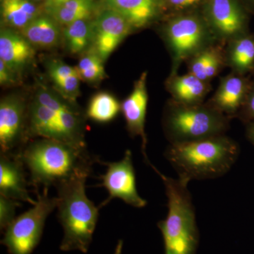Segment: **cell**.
<instances>
[{
  "label": "cell",
  "mask_w": 254,
  "mask_h": 254,
  "mask_svg": "<svg viewBox=\"0 0 254 254\" xmlns=\"http://www.w3.org/2000/svg\"><path fill=\"white\" fill-rule=\"evenodd\" d=\"M247 136L251 143L254 145V121L247 123Z\"/></svg>",
  "instance_id": "obj_31"
},
{
  "label": "cell",
  "mask_w": 254,
  "mask_h": 254,
  "mask_svg": "<svg viewBox=\"0 0 254 254\" xmlns=\"http://www.w3.org/2000/svg\"><path fill=\"white\" fill-rule=\"evenodd\" d=\"M65 26L64 39L70 53L79 54L92 45L93 22L89 18L78 20Z\"/></svg>",
  "instance_id": "obj_22"
},
{
  "label": "cell",
  "mask_w": 254,
  "mask_h": 254,
  "mask_svg": "<svg viewBox=\"0 0 254 254\" xmlns=\"http://www.w3.org/2000/svg\"><path fill=\"white\" fill-rule=\"evenodd\" d=\"M24 163L20 155L2 154L0 156V195L17 201L32 205L36 200L27 190L29 182L26 179Z\"/></svg>",
  "instance_id": "obj_13"
},
{
  "label": "cell",
  "mask_w": 254,
  "mask_h": 254,
  "mask_svg": "<svg viewBox=\"0 0 254 254\" xmlns=\"http://www.w3.org/2000/svg\"><path fill=\"white\" fill-rule=\"evenodd\" d=\"M88 177L80 175L56 187L58 218L64 230L60 248L63 252L76 250L86 254L93 240L100 208L86 195Z\"/></svg>",
  "instance_id": "obj_3"
},
{
  "label": "cell",
  "mask_w": 254,
  "mask_h": 254,
  "mask_svg": "<svg viewBox=\"0 0 254 254\" xmlns=\"http://www.w3.org/2000/svg\"><path fill=\"white\" fill-rule=\"evenodd\" d=\"M50 77L59 90L69 100H74L79 91L80 78L76 67L60 61H53L48 68Z\"/></svg>",
  "instance_id": "obj_21"
},
{
  "label": "cell",
  "mask_w": 254,
  "mask_h": 254,
  "mask_svg": "<svg viewBox=\"0 0 254 254\" xmlns=\"http://www.w3.org/2000/svg\"><path fill=\"white\" fill-rule=\"evenodd\" d=\"M239 154L237 142L225 135L170 144L165 152L178 179L187 184L224 176L235 165Z\"/></svg>",
  "instance_id": "obj_2"
},
{
  "label": "cell",
  "mask_w": 254,
  "mask_h": 254,
  "mask_svg": "<svg viewBox=\"0 0 254 254\" xmlns=\"http://www.w3.org/2000/svg\"><path fill=\"white\" fill-rule=\"evenodd\" d=\"M147 72L142 73L133 85L131 94L124 100L121 105L127 128L131 136L141 138V151L144 157L145 163L152 166L146 154L147 137L145 132V117L148 105V91H147Z\"/></svg>",
  "instance_id": "obj_12"
},
{
  "label": "cell",
  "mask_w": 254,
  "mask_h": 254,
  "mask_svg": "<svg viewBox=\"0 0 254 254\" xmlns=\"http://www.w3.org/2000/svg\"><path fill=\"white\" fill-rule=\"evenodd\" d=\"M108 9L123 16L132 28L150 24L165 13L163 0H103Z\"/></svg>",
  "instance_id": "obj_14"
},
{
  "label": "cell",
  "mask_w": 254,
  "mask_h": 254,
  "mask_svg": "<svg viewBox=\"0 0 254 254\" xmlns=\"http://www.w3.org/2000/svg\"><path fill=\"white\" fill-rule=\"evenodd\" d=\"M108 167L104 175L100 177V186L108 190V198L99 208L109 203L113 198H120L127 204L137 208H144L147 201L138 194L136 189V174L133 168L131 150H127L121 160L105 164Z\"/></svg>",
  "instance_id": "obj_9"
},
{
  "label": "cell",
  "mask_w": 254,
  "mask_h": 254,
  "mask_svg": "<svg viewBox=\"0 0 254 254\" xmlns=\"http://www.w3.org/2000/svg\"><path fill=\"white\" fill-rule=\"evenodd\" d=\"M20 157L29 172V185L37 193L41 187L49 190L80 175L89 176L93 163L98 162L86 148L48 138L31 142Z\"/></svg>",
  "instance_id": "obj_1"
},
{
  "label": "cell",
  "mask_w": 254,
  "mask_h": 254,
  "mask_svg": "<svg viewBox=\"0 0 254 254\" xmlns=\"http://www.w3.org/2000/svg\"><path fill=\"white\" fill-rule=\"evenodd\" d=\"M121 105L115 97L110 93H97L90 100L87 118L98 123H108L118 116Z\"/></svg>",
  "instance_id": "obj_24"
},
{
  "label": "cell",
  "mask_w": 254,
  "mask_h": 254,
  "mask_svg": "<svg viewBox=\"0 0 254 254\" xmlns=\"http://www.w3.org/2000/svg\"><path fill=\"white\" fill-rule=\"evenodd\" d=\"M230 120L209 103L187 105L173 100L164 112L163 127L170 144H175L225 135Z\"/></svg>",
  "instance_id": "obj_5"
},
{
  "label": "cell",
  "mask_w": 254,
  "mask_h": 254,
  "mask_svg": "<svg viewBox=\"0 0 254 254\" xmlns=\"http://www.w3.org/2000/svg\"><path fill=\"white\" fill-rule=\"evenodd\" d=\"M151 168L163 180L168 198V215L158 222L165 254H196L200 233L189 184L165 176L153 165Z\"/></svg>",
  "instance_id": "obj_4"
},
{
  "label": "cell",
  "mask_w": 254,
  "mask_h": 254,
  "mask_svg": "<svg viewBox=\"0 0 254 254\" xmlns=\"http://www.w3.org/2000/svg\"><path fill=\"white\" fill-rule=\"evenodd\" d=\"M124 242L123 240H119L118 245L115 248V252L113 254H123Z\"/></svg>",
  "instance_id": "obj_33"
},
{
  "label": "cell",
  "mask_w": 254,
  "mask_h": 254,
  "mask_svg": "<svg viewBox=\"0 0 254 254\" xmlns=\"http://www.w3.org/2000/svg\"><path fill=\"white\" fill-rule=\"evenodd\" d=\"M21 33L32 46L43 49L58 46L61 38L59 23L48 14L35 18Z\"/></svg>",
  "instance_id": "obj_18"
},
{
  "label": "cell",
  "mask_w": 254,
  "mask_h": 254,
  "mask_svg": "<svg viewBox=\"0 0 254 254\" xmlns=\"http://www.w3.org/2000/svg\"><path fill=\"white\" fill-rule=\"evenodd\" d=\"M26 110L18 97L9 96L0 103V147L1 153L20 155L25 140Z\"/></svg>",
  "instance_id": "obj_10"
},
{
  "label": "cell",
  "mask_w": 254,
  "mask_h": 254,
  "mask_svg": "<svg viewBox=\"0 0 254 254\" xmlns=\"http://www.w3.org/2000/svg\"><path fill=\"white\" fill-rule=\"evenodd\" d=\"M37 194L38 199L33 207L16 217L4 230L1 244L9 254L33 253L41 242L47 218L58 206V198L50 197L48 189Z\"/></svg>",
  "instance_id": "obj_7"
},
{
  "label": "cell",
  "mask_w": 254,
  "mask_h": 254,
  "mask_svg": "<svg viewBox=\"0 0 254 254\" xmlns=\"http://www.w3.org/2000/svg\"><path fill=\"white\" fill-rule=\"evenodd\" d=\"M1 16L10 27L21 30L41 15V10L31 0H1Z\"/></svg>",
  "instance_id": "obj_19"
},
{
  "label": "cell",
  "mask_w": 254,
  "mask_h": 254,
  "mask_svg": "<svg viewBox=\"0 0 254 254\" xmlns=\"http://www.w3.org/2000/svg\"><path fill=\"white\" fill-rule=\"evenodd\" d=\"M33 46L12 30L3 29L0 33V60L14 72L28 64L34 58Z\"/></svg>",
  "instance_id": "obj_16"
},
{
  "label": "cell",
  "mask_w": 254,
  "mask_h": 254,
  "mask_svg": "<svg viewBox=\"0 0 254 254\" xmlns=\"http://www.w3.org/2000/svg\"><path fill=\"white\" fill-rule=\"evenodd\" d=\"M247 93V81L241 75L234 72L222 78L218 90L208 103L231 119L240 111Z\"/></svg>",
  "instance_id": "obj_15"
},
{
  "label": "cell",
  "mask_w": 254,
  "mask_h": 254,
  "mask_svg": "<svg viewBox=\"0 0 254 254\" xmlns=\"http://www.w3.org/2000/svg\"><path fill=\"white\" fill-rule=\"evenodd\" d=\"M103 60L94 51H91L82 57L76 66L81 80L95 83L105 77Z\"/></svg>",
  "instance_id": "obj_25"
},
{
  "label": "cell",
  "mask_w": 254,
  "mask_h": 254,
  "mask_svg": "<svg viewBox=\"0 0 254 254\" xmlns=\"http://www.w3.org/2000/svg\"><path fill=\"white\" fill-rule=\"evenodd\" d=\"M68 0H46L45 1V8L46 11L48 10L54 9V8L58 7L61 6Z\"/></svg>",
  "instance_id": "obj_30"
},
{
  "label": "cell",
  "mask_w": 254,
  "mask_h": 254,
  "mask_svg": "<svg viewBox=\"0 0 254 254\" xmlns=\"http://www.w3.org/2000/svg\"><path fill=\"white\" fill-rule=\"evenodd\" d=\"M237 117L247 123L254 121V85L247 93L243 106Z\"/></svg>",
  "instance_id": "obj_28"
},
{
  "label": "cell",
  "mask_w": 254,
  "mask_h": 254,
  "mask_svg": "<svg viewBox=\"0 0 254 254\" xmlns=\"http://www.w3.org/2000/svg\"><path fill=\"white\" fill-rule=\"evenodd\" d=\"M200 7L215 39L230 41L246 34L248 17L240 0H205Z\"/></svg>",
  "instance_id": "obj_8"
},
{
  "label": "cell",
  "mask_w": 254,
  "mask_h": 254,
  "mask_svg": "<svg viewBox=\"0 0 254 254\" xmlns=\"http://www.w3.org/2000/svg\"><path fill=\"white\" fill-rule=\"evenodd\" d=\"M226 62L235 73L242 75L254 68V38L242 35L229 41Z\"/></svg>",
  "instance_id": "obj_20"
},
{
  "label": "cell",
  "mask_w": 254,
  "mask_h": 254,
  "mask_svg": "<svg viewBox=\"0 0 254 254\" xmlns=\"http://www.w3.org/2000/svg\"><path fill=\"white\" fill-rule=\"evenodd\" d=\"M247 11L254 13V0H240Z\"/></svg>",
  "instance_id": "obj_32"
},
{
  "label": "cell",
  "mask_w": 254,
  "mask_h": 254,
  "mask_svg": "<svg viewBox=\"0 0 254 254\" xmlns=\"http://www.w3.org/2000/svg\"><path fill=\"white\" fill-rule=\"evenodd\" d=\"M165 12L175 15L187 11H193L201 6L205 0H163Z\"/></svg>",
  "instance_id": "obj_27"
},
{
  "label": "cell",
  "mask_w": 254,
  "mask_h": 254,
  "mask_svg": "<svg viewBox=\"0 0 254 254\" xmlns=\"http://www.w3.org/2000/svg\"><path fill=\"white\" fill-rule=\"evenodd\" d=\"M164 34L173 55L171 74L177 73L184 61L213 45L212 40L215 39L201 12L193 11L170 16L164 27Z\"/></svg>",
  "instance_id": "obj_6"
},
{
  "label": "cell",
  "mask_w": 254,
  "mask_h": 254,
  "mask_svg": "<svg viewBox=\"0 0 254 254\" xmlns=\"http://www.w3.org/2000/svg\"><path fill=\"white\" fill-rule=\"evenodd\" d=\"M33 1H46V0H31Z\"/></svg>",
  "instance_id": "obj_34"
},
{
  "label": "cell",
  "mask_w": 254,
  "mask_h": 254,
  "mask_svg": "<svg viewBox=\"0 0 254 254\" xmlns=\"http://www.w3.org/2000/svg\"><path fill=\"white\" fill-rule=\"evenodd\" d=\"M15 73L13 70L8 67L1 60H0V83L1 86H11L16 82Z\"/></svg>",
  "instance_id": "obj_29"
},
{
  "label": "cell",
  "mask_w": 254,
  "mask_h": 254,
  "mask_svg": "<svg viewBox=\"0 0 254 254\" xmlns=\"http://www.w3.org/2000/svg\"><path fill=\"white\" fill-rule=\"evenodd\" d=\"M167 86L173 100L182 104H200L210 91L208 82L190 73L182 76L170 75Z\"/></svg>",
  "instance_id": "obj_17"
},
{
  "label": "cell",
  "mask_w": 254,
  "mask_h": 254,
  "mask_svg": "<svg viewBox=\"0 0 254 254\" xmlns=\"http://www.w3.org/2000/svg\"><path fill=\"white\" fill-rule=\"evenodd\" d=\"M132 29L123 16L105 8L93 22V51L105 62Z\"/></svg>",
  "instance_id": "obj_11"
},
{
  "label": "cell",
  "mask_w": 254,
  "mask_h": 254,
  "mask_svg": "<svg viewBox=\"0 0 254 254\" xmlns=\"http://www.w3.org/2000/svg\"><path fill=\"white\" fill-rule=\"evenodd\" d=\"M21 205L17 200L0 195V228L4 231L16 218V210Z\"/></svg>",
  "instance_id": "obj_26"
},
{
  "label": "cell",
  "mask_w": 254,
  "mask_h": 254,
  "mask_svg": "<svg viewBox=\"0 0 254 254\" xmlns=\"http://www.w3.org/2000/svg\"><path fill=\"white\" fill-rule=\"evenodd\" d=\"M94 9L93 0H68L64 4L47 12L59 24L67 26L81 19L91 17Z\"/></svg>",
  "instance_id": "obj_23"
}]
</instances>
